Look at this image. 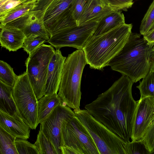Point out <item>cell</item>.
<instances>
[{
    "label": "cell",
    "instance_id": "8d00e7d4",
    "mask_svg": "<svg viewBox=\"0 0 154 154\" xmlns=\"http://www.w3.org/2000/svg\"><path fill=\"white\" fill-rule=\"evenodd\" d=\"M38 0L40 1H41L42 0Z\"/></svg>",
    "mask_w": 154,
    "mask_h": 154
},
{
    "label": "cell",
    "instance_id": "f546056e",
    "mask_svg": "<svg viewBox=\"0 0 154 154\" xmlns=\"http://www.w3.org/2000/svg\"><path fill=\"white\" fill-rule=\"evenodd\" d=\"M134 0H106V5L114 11H127L132 6Z\"/></svg>",
    "mask_w": 154,
    "mask_h": 154
},
{
    "label": "cell",
    "instance_id": "d590c367",
    "mask_svg": "<svg viewBox=\"0 0 154 154\" xmlns=\"http://www.w3.org/2000/svg\"><path fill=\"white\" fill-rule=\"evenodd\" d=\"M150 71L154 73V57H153L151 63Z\"/></svg>",
    "mask_w": 154,
    "mask_h": 154
},
{
    "label": "cell",
    "instance_id": "8fae6325",
    "mask_svg": "<svg viewBox=\"0 0 154 154\" xmlns=\"http://www.w3.org/2000/svg\"><path fill=\"white\" fill-rule=\"evenodd\" d=\"M154 119V101L150 97L140 98L134 119L131 141L143 140L149 125Z\"/></svg>",
    "mask_w": 154,
    "mask_h": 154
},
{
    "label": "cell",
    "instance_id": "ac0fdd59",
    "mask_svg": "<svg viewBox=\"0 0 154 154\" xmlns=\"http://www.w3.org/2000/svg\"><path fill=\"white\" fill-rule=\"evenodd\" d=\"M39 2L26 0L11 9L0 13V26L11 24L17 19L26 17L38 7Z\"/></svg>",
    "mask_w": 154,
    "mask_h": 154
},
{
    "label": "cell",
    "instance_id": "d4e9b609",
    "mask_svg": "<svg viewBox=\"0 0 154 154\" xmlns=\"http://www.w3.org/2000/svg\"><path fill=\"white\" fill-rule=\"evenodd\" d=\"M18 76L14 72L12 68L6 62L0 61V81L13 87L18 79Z\"/></svg>",
    "mask_w": 154,
    "mask_h": 154
},
{
    "label": "cell",
    "instance_id": "6da1fadb",
    "mask_svg": "<svg viewBox=\"0 0 154 154\" xmlns=\"http://www.w3.org/2000/svg\"><path fill=\"white\" fill-rule=\"evenodd\" d=\"M134 82L126 75L98 95L85 109L97 120L128 142L131 138L137 101L132 96Z\"/></svg>",
    "mask_w": 154,
    "mask_h": 154
},
{
    "label": "cell",
    "instance_id": "9c48e42d",
    "mask_svg": "<svg viewBox=\"0 0 154 154\" xmlns=\"http://www.w3.org/2000/svg\"><path fill=\"white\" fill-rule=\"evenodd\" d=\"M98 23H90L55 33L50 36L47 42L56 49L64 47L83 49L93 35Z\"/></svg>",
    "mask_w": 154,
    "mask_h": 154
},
{
    "label": "cell",
    "instance_id": "7402d4cb",
    "mask_svg": "<svg viewBox=\"0 0 154 154\" xmlns=\"http://www.w3.org/2000/svg\"><path fill=\"white\" fill-rule=\"evenodd\" d=\"M16 138L0 127V154H18L15 144Z\"/></svg>",
    "mask_w": 154,
    "mask_h": 154
},
{
    "label": "cell",
    "instance_id": "ba28073f",
    "mask_svg": "<svg viewBox=\"0 0 154 154\" xmlns=\"http://www.w3.org/2000/svg\"><path fill=\"white\" fill-rule=\"evenodd\" d=\"M12 95L21 117L32 129L38 123V101L25 72L18 76L13 87Z\"/></svg>",
    "mask_w": 154,
    "mask_h": 154
},
{
    "label": "cell",
    "instance_id": "52a82bcc",
    "mask_svg": "<svg viewBox=\"0 0 154 154\" xmlns=\"http://www.w3.org/2000/svg\"><path fill=\"white\" fill-rule=\"evenodd\" d=\"M55 51L52 46L43 43L26 61V72L38 100L44 95L48 65Z\"/></svg>",
    "mask_w": 154,
    "mask_h": 154
},
{
    "label": "cell",
    "instance_id": "836d02e7",
    "mask_svg": "<svg viewBox=\"0 0 154 154\" xmlns=\"http://www.w3.org/2000/svg\"><path fill=\"white\" fill-rule=\"evenodd\" d=\"M143 38L149 42H153L154 41V29L145 35L143 36Z\"/></svg>",
    "mask_w": 154,
    "mask_h": 154
},
{
    "label": "cell",
    "instance_id": "5bb4252c",
    "mask_svg": "<svg viewBox=\"0 0 154 154\" xmlns=\"http://www.w3.org/2000/svg\"><path fill=\"white\" fill-rule=\"evenodd\" d=\"M73 0H44L40 13L46 28L51 25L64 12L69 8Z\"/></svg>",
    "mask_w": 154,
    "mask_h": 154
},
{
    "label": "cell",
    "instance_id": "f35d334b",
    "mask_svg": "<svg viewBox=\"0 0 154 154\" xmlns=\"http://www.w3.org/2000/svg\"><path fill=\"white\" fill-rule=\"evenodd\" d=\"M153 42H154V41Z\"/></svg>",
    "mask_w": 154,
    "mask_h": 154
},
{
    "label": "cell",
    "instance_id": "e0dca14e",
    "mask_svg": "<svg viewBox=\"0 0 154 154\" xmlns=\"http://www.w3.org/2000/svg\"><path fill=\"white\" fill-rule=\"evenodd\" d=\"M115 11L108 6L103 7L96 0H88L84 10L77 21L78 26L94 22H98L103 17Z\"/></svg>",
    "mask_w": 154,
    "mask_h": 154
},
{
    "label": "cell",
    "instance_id": "44dd1931",
    "mask_svg": "<svg viewBox=\"0 0 154 154\" xmlns=\"http://www.w3.org/2000/svg\"><path fill=\"white\" fill-rule=\"evenodd\" d=\"M62 103L57 94L44 95L38 101V123L44 121L54 109Z\"/></svg>",
    "mask_w": 154,
    "mask_h": 154
},
{
    "label": "cell",
    "instance_id": "74e56055",
    "mask_svg": "<svg viewBox=\"0 0 154 154\" xmlns=\"http://www.w3.org/2000/svg\"><path fill=\"white\" fill-rule=\"evenodd\" d=\"M153 154H154V152H153Z\"/></svg>",
    "mask_w": 154,
    "mask_h": 154
},
{
    "label": "cell",
    "instance_id": "5b68a950",
    "mask_svg": "<svg viewBox=\"0 0 154 154\" xmlns=\"http://www.w3.org/2000/svg\"><path fill=\"white\" fill-rule=\"evenodd\" d=\"M73 111L93 138L100 154H127L128 142L96 120L86 109Z\"/></svg>",
    "mask_w": 154,
    "mask_h": 154
},
{
    "label": "cell",
    "instance_id": "4fadbf2b",
    "mask_svg": "<svg viewBox=\"0 0 154 154\" xmlns=\"http://www.w3.org/2000/svg\"><path fill=\"white\" fill-rule=\"evenodd\" d=\"M0 127L15 138L27 140L29 137L31 129L20 116L0 110Z\"/></svg>",
    "mask_w": 154,
    "mask_h": 154
},
{
    "label": "cell",
    "instance_id": "d6986e66",
    "mask_svg": "<svg viewBox=\"0 0 154 154\" xmlns=\"http://www.w3.org/2000/svg\"><path fill=\"white\" fill-rule=\"evenodd\" d=\"M125 23V17L121 11H113L98 22L92 36L104 34Z\"/></svg>",
    "mask_w": 154,
    "mask_h": 154
},
{
    "label": "cell",
    "instance_id": "2e32d148",
    "mask_svg": "<svg viewBox=\"0 0 154 154\" xmlns=\"http://www.w3.org/2000/svg\"><path fill=\"white\" fill-rule=\"evenodd\" d=\"M40 11L38 10L32 11L20 23L19 28L23 31L25 36L34 34L42 37L48 41L50 35Z\"/></svg>",
    "mask_w": 154,
    "mask_h": 154
},
{
    "label": "cell",
    "instance_id": "1f68e13d",
    "mask_svg": "<svg viewBox=\"0 0 154 154\" xmlns=\"http://www.w3.org/2000/svg\"><path fill=\"white\" fill-rule=\"evenodd\" d=\"M150 154L154 152V119L151 122L143 139Z\"/></svg>",
    "mask_w": 154,
    "mask_h": 154
},
{
    "label": "cell",
    "instance_id": "603a6c76",
    "mask_svg": "<svg viewBox=\"0 0 154 154\" xmlns=\"http://www.w3.org/2000/svg\"><path fill=\"white\" fill-rule=\"evenodd\" d=\"M34 144L38 151V154H58L53 143L40 129Z\"/></svg>",
    "mask_w": 154,
    "mask_h": 154
},
{
    "label": "cell",
    "instance_id": "30bf717a",
    "mask_svg": "<svg viewBox=\"0 0 154 154\" xmlns=\"http://www.w3.org/2000/svg\"><path fill=\"white\" fill-rule=\"evenodd\" d=\"M75 116L71 108L62 103L57 106L50 115L40 123V128L45 135L54 145L58 154H61V128L64 121Z\"/></svg>",
    "mask_w": 154,
    "mask_h": 154
},
{
    "label": "cell",
    "instance_id": "d6a6232c",
    "mask_svg": "<svg viewBox=\"0 0 154 154\" xmlns=\"http://www.w3.org/2000/svg\"><path fill=\"white\" fill-rule=\"evenodd\" d=\"M26 0H0V13L11 9Z\"/></svg>",
    "mask_w": 154,
    "mask_h": 154
},
{
    "label": "cell",
    "instance_id": "e575fe53",
    "mask_svg": "<svg viewBox=\"0 0 154 154\" xmlns=\"http://www.w3.org/2000/svg\"><path fill=\"white\" fill-rule=\"evenodd\" d=\"M99 4L103 7H105L106 5V0H96Z\"/></svg>",
    "mask_w": 154,
    "mask_h": 154
},
{
    "label": "cell",
    "instance_id": "f1b7e54d",
    "mask_svg": "<svg viewBox=\"0 0 154 154\" xmlns=\"http://www.w3.org/2000/svg\"><path fill=\"white\" fill-rule=\"evenodd\" d=\"M127 149V154H150L143 140L128 142Z\"/></svg>",
    "mask_w": 154,
    "mask_h": 154
},
{
    "label": "cell",
    "instance_id": "277c9868",
    "mask_svg": "<svg viewBox=\"0 0 154 154\" xmlns=\"http://www.w3.org/2000/svg\"><path fill=\"white\" fill-rule=\"evenodd\" d=\"M86 64L84 52L81 49L69 54L64 63L57 95L62 103L73 110L80 109L81 79Z\"/></svg>",
    "mask_w": 154,
    "mask_h": 154
},
{
    "label": "cell",
    "instance_id": "9a60e30c",
    "mask_svg": "<svg viewBox=\"0 0 154 154\" xmlns=\"http://www.w3.org/2000/svg\"><path fill=\"white\" fill-rule=\"evenodd\" d=\"M0 43L2 47L15 51L23 47L25 35L20 28L7 24L0 26Z\"/></svg>",
    "mask_w": 154,
    "mask_h": 154
},
{
    "label": "cell",
    "instance_id": "3957f363",
    "mask_svg": "<svg viewBox=\"0 0 154 154\" xmlns=\"http://www.w3.org/2000/svg\"><path fill=\"white\" fill-rule=\"evenodd\" d=\"M132 26L125 23L104 34L92 36L82 49L87 64L91 68L99 70L107 66L127 42Z\"/></svg>",
    "mask_w": 154,
    "mask_h": 154
},
{
    "label": "cell",
    "instance_id": "83f0119b",
    "mask_svg": "<svg viewBox=\"0 0 154 154\" xmlns=\"http://www.w3.org/2000/svg\"><path fill=\"white\" fill-rule=\"evenodd\" d=\"M15 144L18 154H38L34 144L31 143L26 139L16 138Z\"/></svg>",
    "mask_w": 154,
    "mask_h": 154
},
{
    "label": "cell",
    "instance_id": "8992f818",
    "mask_svg": "<svg viewBox=\"0 0 154 154\" xmlns=\"http://www.w3.org/2000/svg\"><path fill=\"white\" fill-rule=\"evenodd\" d=\"M60 149L61 154H100L93 138L76 116L62 124Z\"/></svg>",
    "mask_w": 154,
    "mask_h": 154
},
{
    "label": "cell",
    "instance_id": "484cf974",
    "mask_svg": "<svg viewBox=\"0 0 154 154\" xmlns=\"http://www.w3.org/2000/svg\"><path fill=\"white\" fill-rule=\"evenodd\" d=\"M154 29V0L144 15L140 26V34L145 35Z\"/></svg>",
    "mask_w": 154,
    "mask_h": 154
},
{
    "label": "cell",
    "instance_id": "cb8c5ba5",
    "mask_svg": "<svg viewBox=\"0 0 154 154\" xmlns=\"http://www.w3.org/2000/svg\"><path fill=\"white\" fill-rule=\"evenodd\" d=\"M136 87L140 90V98L150 97L154 101V73L149 71Z\"/></svg>",
    "mask_w": 154,
    "mask_h": 154
},
{
    "label": "cell",
    "instance_id": "7a4b0ae2",
    "mask_svg": "<svg viewBox=\"0 0 154 154\" xmlns=\"http://www.w3.org/2000/svg\"><path fill=\"white\" fill-rule=\"evenodd\" d=\"M140 35L131 32L122 48L107 64L112 70L128 76L134 83L149 72L154 57V42H148Z\"/></svg>",
    "mask_w": 154,
    "mask_h": 154
},
{
    "label": "cell",
    "instance_id": "7c38bea8",
    "mask_svg": "<svg viewBox=\"0 0 154 154\" xmlns=\"http://www.w3.org/2000/svg\"><path fill=\"white\" fill-rule=\"evenodd\" d=\"M66 57L60 49H56L48 65L44 90V95L57 94L60 87L63 66Z\"/></svg>",
    "mask_w": 154,
    "mask_h": 154
},
{
    "label": "cell",
    "instance_id": "4dcf8cb0",
    "mask_svg": "<svg viewBox=\"0 0 154 154\" xmlns=\"http://www.w3.org/2000/svg\"><path fill=\"white\" fill-rule=\"evenodd\" d=\"M88 0H73L70 8L74 19L77 21L81 15Z\"/></svg>",
    "mask_w": 154,
    "mask_h": 154
},
{
    "label": "cell",
    "instance_id": "ffe728a7",
    "mask_svg": "<svg viewBox=\"0 0 154 154\" xmlns=\"http://www.w3.org/2000/svg\"><path fill=\"white\" fill-rule=\"evenodd\" d=\"M13 87L0 81V110L21 117L13 96Z\"/></svg>",
    "mask_w": 154,
    "mask_h": 154
},
{
    "label": "cell",
    "instance_id": "4316f807",
    "mask_svg": "<svg viewBox=\"0 0 154 154\" xmlns=\"http://www.w3.org/2000/svg\"><path fill=\"white\" fill-rule=\"evenodd\" d=\"M46 41L47 40L42 37L31 34L26 36L22 48L29 55Z\"/></svg>",
    "mask_w": 154,
    "mask_h": 154
}]
</instances>
